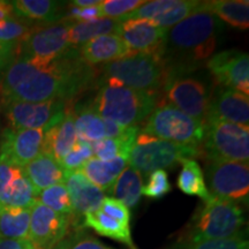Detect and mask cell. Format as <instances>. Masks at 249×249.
Instances as JSON below:
<instances>
[{
	"instance_id": "23",
	"label": "cell",
	"mask_w": 249,
	"mask_h": 249,
	"mask_svg": "<svg viewBox=\"0 0 249 249\" xmlns=\"http://www.w3.org/2000/svg\"><path fill=\"white\" fill-rule=\"evenodd\" d=\"M15 14L37 24L52 23L62 20L61 2L52 0H15L11 1Z\"/></svg>"
},
{
	"instance_id": "12",
	"label": "cell",
	"mask_w": 249,
	"mask_h": 249,
	"mask_svg": "<svg viewBox=\"0 0 249 249\" xmlns=\"http://www.w3.org/2000/svg\"><path fill=\"white\" fill-rule=\"evenodd\" d=\"M6 120L12 129H49L59 123L66 112V103L48 101L40 103H2Z\"/></svg>"
},
{
	"instance_id": "17",
	"label": "cell",
	"mask_w": 249,
	"mask_h": 249,
	"mask_svg": "<svg viewBox=\"0 0 249 249\" xmlns=\"http://www.w3.org/2000/svg\"><path fill=\"white\" fill-rule=\"evenodd\" d=\"M211 123H231L248 126V96L236 90L219 87L210 97L205 124ZM204 124V126H205Z\"/></svg>"
},
{
	"instance_id": "16",
	"label": "cell",
	"mask_w": 249,
	"mask_h": 249,
	"mask_svg": "<svg viewBox=\"0 0 249 249\" xmlns=\"http://www.w3.org/2000/svg\"><path fill=\"white\" fill-rule=\"evenodd\" d=\"M167 29L145 18L126 20L120 23L119 35L132 54H160Z\"/></svg>"
},
{
	"instance_id": "38",
	"label": "cell",
	"mask_w": 249,
	"mask_h": 249,
	"mask_svg": "<svg viewBox=\"0 0 249 249\" xmlns=\"http://www.w3.org/2000/svg\"><path fill=\"white\" fill-rule=\"evenodd\" d=\"M188 249H249L247 239L234 236L227 239H208L193 242Z\"/></svg>"
},
{
	"instance_id": "20",
	"label": "cell",
	"mask_w": 249,
	"mask_h": 249,
	"mask_svg": "<svg viewBox=\"0 0 249 249\" xmlns=\"http://www.w3.org/2000/svg\"><path fill=\"white\" fill-rule=\"evenodd\" d=\"M22 170L36 191L37 195L43 189L58 185V183H64L65 176H66L61 164L53 156L44 154V152L37 156L30 163L24 165Z\"/></svg>"
},
{
	"instance_id": "19",
	"label": "cell",
	"mask_w": 249,
	"mask_h": 249,
	"mask_svg": "<svg viewBox=\"0 0 249 249\" xmlns=\"http://www.w3.org/2000/svg\"><path fill=\"white\" fill-rule=\"evenodd\" d=\"M80 57L89 66L105 65L132 55L126 43L117 34L96 37L79 48Z\"/></svg>"
},
{
	"instance_id": "32",
	"label": "cell",
	"mask_w": 249,
	"mask_h": 249,
	"mask_svg": "<svg viewBox=\"0 0 249 249\" xmlns=\"http://www.w3.org/2000/svg\"><path fill=\"white\" fill-rule=\"evenodd\" d=\"M202 1L197 0H178L177 4L165 12L163 15L156 18L152 22L165 29H170L200 8Z\"/></svg>"
},
{
	"instance_id": "13",
	"label": "cell",
	"mask_w": 249,
	"mask_h": 249,
	"mask_svg": "<svg viewBox=\"0 0 249 249\" xmlns=\"http://www.w3.org/2000/svg\"><path fill=\"white\" fill-rule=\"evenodd\" d=\"M71 219L54 213L36 200L30 209L28 239L37 249H52L64 240Z\"/></svg>"
},
{
	"instance_id": "46",
	"label": "cell",
	"mask_w": 249,
	"mask_h": 249,
	"mask_svg": "<svg viewBox=\"0 0 249 249\" xmlns=\"http://www.w3.org/2000/svg\"><path fill=\"white\" fill-rule=\"evenodd\" d=\"M52 249H61V246H60V244H58L57 246H55V247H53Z\"/></svg>"
},
{
	"instance_id": "24",
	"label": "cell",
	"mask_w": 249,
	"mask_h": 249,
	"mask_svg": "<svg viewBox=\"0 0 249 249\" xmlns=\"http://www.w3.org/2000/svg\"><path fill=\"white\" fill-rule=\"evenodd\" d=\"M70 42L74 48L82 46L87 42L103 35L117 34L120 28V21L118 18H95L90 21H71Z\"/></svg>"
},
{
	"instance_id": "9",
	"label": "cell",
	"mask_w": 249,
	"mask_h": 249,
	"mask_svg": "<svg viewBox=\"0 0 249 249\" xmlns=\"http://www.w3.org/2000/svg\"><path fill=\"white\" fill-rule=\"evenodd\" d=\"M70 20L65 18L57 22L34 24L28 36L15 48L14 58L52 60L61 57L74 48L70 42Z\"/></svg>"
},
{
	"instance_id": "3",
	"label": "cell",
	"mask_w": 249,
	"mask_h": 249,
	"mask_svg": "<svg viewBox=\"0 0 249 249\" xmlns=\"http://www.w3.org/2000/svg\"><path fill=\"white\" fill-rule=\"evenodd\" d=\"M158 102L157 92L127 88L116 81L101 80L92 107L104 120L121 127H139L148 119Z\"/></svg>"
},
{
	"instance_id": "31",
	"label": "cell",
	"mask_w": 249,
	"mask_h": 249,
	"mask_svg": "<svg viewBox=\"0 0 249 249\" xmlns=\"http://www.w3.org/2000/svg\"><path fill=\"white\" fill-rule=\"evenodd\" d=\"M36 200L53 210L54 213L74 219L73 204H71L70 193L65 183H58V185L43 189L38 193Z\"/></svg>"
},
{
	"instance_id": "40",
	"label": "cell",
	"mask_w": 249,
	"mask_h": 249,
	"mask_svg": "<svg viewBox=\"0 0 249 249\" xmlns=\"http://www.w3.org/2000/svg\"><path fill=\"white\" fill-rule=\"evenodd\" d=\"M99 210H101L102 213H104L107 216L118 220V222L123 223L124 225H129L130 211L123 202L118 201L117 198L110 197V196H105Z\"/></svg>"
},
{
	"instance_id": "45",
	"label": "cell",
	"mask_w": 249,
	"mask_h": 249,
	"mask_svg": "<svg viewBox=\"0 0 249 249\" xmlns=\"http://www.w3.org/2000/svg\"><path fill=\"white\" fill-rule=\"evenodd\" d=\"M99 4H101L99 0H74L71 2V6L77 8H87L91 7V6H98Z\"/></svg>"
},
{
	"instance_id": "22",
	"label": "cell",
	"mask_w": 249,
	"mask_h": 249,
	"mask_svg": "<svg viewBox=\"0 0 249 249\" xmlns=\"http://www.w3.org/2000/svg\"><path fill=\"white\" fill-rule=\"evenodd\" d=\"M127 166H128V160L124 156H119L108 161H103L92 157L83 165L80 171L85 174L90 182L98 187L101 191L111 193L114 182Z\"/></svg>"
},
{
	"instance_id": "43",
	"label": "cell",
	"mask_w": 249,
	"mask_h": 249,
	"mask_svg": "<svg viewBox=\"0 0 249 249\" xmlns=\"http://www.w3.org/2000/svg\"><path fill=\"white\" fill-rule=\"evenodd\" d=\"M17 17L18 15L15 14L12 2L0 0V22H4V21L11 20V18H14Z\"/></svg>"
},
{
	"instance_id": "8",
	"label": "cell",
	"mask_w": 249,
	"mask_h": 249,
	"mask_svg": "<svg viewBox=\"0 0 249 249\" xmlns=\"http://www.w3.org/2000/svg\"><path fill=\"white\" fill-rule=\"evenodd\" d=\"M201 152L207 161L248 163L249 126L231 123L207 124Z\"/></svg>"
},
{
	"instance_id": "11",
	"label": "cell",
	"mask_w": 249,
	"mask_h": 249,
	"mask_svg": "<svg viewBox=\"0 0 249 249\" xmlns=\"http://www.w3.org/2000/svg\"><path fill=\"white\" fill-rule=\"evenodd\" d=\"M164 90L167 103L205 124L211 97L205 82L188 74H182L167 79Z\"/></svg>"
},
{
	"instance_id": "34",
	"label": "cell",
	"mask_w": 249,
	"mask_h": 249,
	"mask_svg": "<svg viewBox=\"0 0 249 249\" xmlns=\"http://www.w3.org/2000/svg\"><path fill=\"white\" fill-rule=\"evenodd\" d=\"M92 157L93 151L91 143L77 140L75 145L62 158L60 164L66 173L74 172V171H80L82 169L83 165Z\"/></svg>"
},
{
	"instance_id": "2",
	"label": "cell",
	"mask_w": 249,
	"mask_h": 249,
	"mask_svg": "<svg viewBox=\"0 0 249 249\" xmlns=\"http://www.w3.org/2000/svg\"><path fill=\"white\" fill-rule=\"evenodd\" d=\"M222 21L200 8L166 31L160 57L166 80L198 70L213 57L223 34ZM166 82V81H165Z\"/></svg>"
},
{
	"instance_id": "33",
	"label": "cell",
	"mask_w": 249,
	"mask_h": 249,
	"mask_svg": "<svg viewBox=\"0 0 249 249\" xmlns=\"http://www.w3.org/2000/svg\"><path fill=\"white\" fill-rule=\"evenodd\" d=\"M33 27L34 24L18 17L0 22V43L15 49L26 38Z\"/></svg>"
},
{
	"instance_id": "35",
	"label": "cell",
	"mask_w": 249,
	"mask_h": 249,
	"mask_svg": "<svg viewBox=\"0 0 249 249\" xmlns=\"http://www.w3.org/2000/svg\"><path fill=\"white\" fill-rule=\"evenodd\" d=\"M178 0H152V1H145L144 4L133 11L132 13L120 18L119 21L126 20H136V18H145V20H155L156 18L163 15L165 12L172 8L177 4Z\"/></svg>"
},
{
	"instance_id": "7",
	"label": "cell",
	"mask_w": 249,
	"mask_h": 249,
	"mask_svg": "<svg viewBox=\"0 0 249 249\" xmlns=\"http://www.w3.org/2000/svg\"><path fill=\"white\" fill-rule=\"evenodd\" d=\"M201 156V149L198 148L176 144L141 133L136 136L128 155V165L141 174H150L154 171L169 169L183 160Z\"/></svg>"
},
{
	"instance_id": "14",
	"label": "cell",
	"mask_w": 249,
	"mask_h": 249,
	"mask_svg": "<svg viewBox=\"0 0 249 249\" xmlns=\"http://www.w3.org/2000/svg\"><path fill=\"white\" fill-rule=\"evenodd\" d=\"M219 87L249 95V57L238 50L213 54L205 64Z\"/></svg>"
},
{
	"instance_id": "41",
	"label": "cell",
	"mask_w": 249,
	"mask_h": 249,
	"mask_svg": "<svg viewBox=\"0 0 249 249\" xmlns=\"http://www.w3.org/2000/svg\"><path fill=\"white\" fill-rule=\"evenodd\" d=\"M0 249H37L29 239H0Z\"/></svg>"
},
{
	"instance_id": "10",
	"label": "cell",
	"mask_w": 249,
	"mask_h": 249,
	"mask_svg": "<svg viewBox=\"0 0 249 249\" xmlns=\"http://www.w3.org/2000/svg\"><path fill=\"white\" fill-rule=\"evenodd\" d=\"M208 191L223 200L247 202L249 194L248 163L241 161H209L205 166Z\"/></svg>"
},
{
	"instance_id": "15",
	"label": "cell",
	"mask_w": 249,
	"mask_h": 249,
	"mask_svg": "<svg viewBox=\"0 0 249 249\" xmlns=\"http://www.w3.org/2000/svg\"><path fill=\"white\" fill-rule=\"evenodd\" d=\"M44 135V129L6 128L0 139V156L23 167L43 152Z\"/></svg>"
},
{
	"instance_id": "6",
	"label": "cell",
	"mask_w": 249,
	"mask_h": 249,
	"mask_svg": "<svg viewBox=\"0 0 249 249\" xmlns=\"http://www.w3.org/2000/svg\"><path fill=\"white\" fill-rule=\"evenodd\" d=\"M244 226L245 213L239 203L211 195L194 218L191 238L197 242L241 236Z\"/></svg>"
},
{
	"instance_id": "25",
	"label": "cell",
	"mask_w": 249,
	"mask_h": 249,
	"mask_svg": "<svg viewBox=\"0 0 249 249\" xmlns=\"http://www.w3.org/2000/svg\"><path fill=\"white\" fill-rule=\"evenodd\" d=\"M83 225L92 229L99 235L107 236L126 245L129 249H138L134 245L132 234H130V226L124 225L113 218L107 216L99 209L87 213L83 217Z\"/></svg>"
},
{
	"instance_id": "29",
	"label": "cell",
	"mask_w": 249,
	"mask_h": 249,
	"mask_svg": "<svg viewBox=\"0 0 249 249\" xmlns=\"http://www.w3.org/2000/svg\"><path fill=\"white\" fill-rule=\"evenodd\" d=\"M142 182V174L133 167L127 166L114 182L110 194H113L114 198L123 202L128 209L134 208L141 200Z\"/></svg>"
},
{
	"instance_id": "36",
	"label": "cell",
	"mask_w": 249,
	"mask_h": 249,
	"mask_svg": "<svg viewBox=\"0 0 249 249\" xmlns=\"http://www.w3.org/2000/svg\"><path fill=\"white\" fill-rule=\"evenodd\" d=\"M144 2V0H103L98 5L99 17L119 20L124 15L132 13Z\"/></svg>"
},
{
	"instance_id": "5",
	"label": "cell",
	"mask_w": 249,
	"mask_h": 249,
	"mask_svg": "<svg viewBox=\"0 0 249 249\" xmlns=\"http://www.w3.org/2000/svg\"><path fill=\"white\" fill-rule=\"evenodd\" d=\"M143 134L176 144L201 149L204 124L167 102L156 105L145 120Z\"/></svg>"
},
{
	"instance_id": "37",
	"label": "cell",
	"mask_w": 249,
	"mask_h": 249,
	"mask_svg": "<svg viewBox=\"0 0 249 249\" xmlns=\"http://www.w3.org/2000/svg\"><path fill=\"white\" fill-rule=\"evenodd\" d=\"M172 186L169 181V174L165 170L154 171L149 174L148 182L142 187V194L148 198L158 200L171 192Z\"/></svg>"
},
{
	"instance_id": "18",
	"label": "cell",
	"mask_w": 249,
	"mask_h": 249,
	"mask_svg": "<svg viewBox=\"0 0 249 249\" xmlns=\"http://www.w3.org/2000/svg\"><path fill=\"white\" fill-rule=\"evenodd\" d=\"M64 183L73 204L74 219H80L101 208L105 197L104 192L90 182L81 171L66 173Z\"/></svg>"
},
{
	"instance_id": "26",
	"label": "cell",
	"mask_w": 249,
	"mask_h": 249,
	"mask_svg": "<svg viewBox=\"0 0 249 249\" xmlns=\"http://www.w3.org/2000/svg\"><path fill=\"white\" fill-rule=\"evenodd\" d=\"M202 8L210 12L220 21L245 30L249 27V2L244 0H213L202 1Z\"/></svg>"
},
{
	"instance_id": "44",
	"label": "cell",
	"mask_w": 249,
	"mask_h": 249,
	"mask_svg": "<svg viewBox=\"0 0 249 249\" xmlns=\"http://www.w3.org/2000/svg\"><path fill=\"white\" fill-rule=\"evenodd\" d=\"M105 121V128H107V138L116 139L121 136L124 132V127H121L119 124L110 120H104Z\"/></svg>"
},
{
	"instance_id": "4",
	"label": "cell",
	"mask_w": 249,
	"mask_h": 249,
	"mask_svg": "<svg viewBox=\"0 0 249 249\" xmlns=\"http://www.w3.org/2000/svg\"><path fill=\"white\" fill-rule=\"evenodd\" d=\"M101 71V80L116 81L140 91L157 92L166 81V71L158 54H132L102 65Z\"/></svg>"
},
{
	"instance_id": "30",
	"label": "cell",
	"mask_w": 249,
	"mask_h": 249,
	"mask_svg": "<svg viewBox=\"0 0 249 249\" xmlns=\"http://www.w3.org/2000/svg\"><path fill=\"white\" fill-rule=\"evenodd\" d=\"M182 169L177 180V186L187 195H194L201 197L204 202L211 197L205 185L204 174L201 166L195 160H186L182 161Z\"/></svg>"
},
{
	"instance_id": "21",
	"label": "cell",
	"mask_w": 249,
	"mask_h": 249,
	"mask_svg": "<svg viewBox=\"0 0 249 249\" xmlns=\"http://www.w3.org/2000/svg\"><path fill=\"white\" fill-rule=\"evenodd\" d=\"M76 142L77 136L74 126L73 111L66 110L64 118L59 123L45 130L43 152L53 156L60 163Z\"/></svg>"
},
{
	"instance_id": "1",
	"label": "cell",
	"mask_w": 249,
	"mask_h": 249,
	"mask_svg": "<svg viewBox=\"0 0 249 249\" xmlns=\"http://www.w3.org/2000/svg\"><path fill=\"white\" fill-rule=\"evenodd\" d=\"M93 77L77 48L52 60L13 58L1 71L0 102H66L88 89Z\"/></svg>"
},
{
	"instance_id": "28",
	"label": "cell",
	"mask_w": 249,
	"mask_h": 249,
	"mask_svg": "<svg viewBox=\"0 0 249 249\" xmlns=\"http://www.w3.org/2000/svg\"><path fill=\"white\" fill-rule=\"evenodd\" d=\"M31 208H0V239H28Z\"/></svg>"
},
{
	"instance_id": "39",
	"label": "cell",
	"mask_w": 249,
	"mask_h": 249,
	"mask_svg": "<svg viewBox=\"0 0 249 249\" xmlns=\"http://www.w3.org/2000/svg\"><path fill=\"white\" fill-rule=\"evenodd\" d=\"M61 249H114L85 232H76L60 242Z\"/></svg>"
},
{
	"instance_id": "42",
	"label": "cell",
	"mask_w": 249,
	"mask_h": 249,
	"mask_svg": "<svg viewBox=\"0 0 249 249\" xmlns=\"http://www.w3.org/2000/svg\"><path fill=\"white\" fill-rule=\"evenodd\" d=\"M14 51L15 49L12 48V46L0 43V73L5 70V67L14 58Z\"/></svg>"
},
{
	"instance_id": "27",
	"label": "cell",
	"mask_w": 249,
	"mask_h": 249,
	"mask_svg": "<svg viewBox=\"0 0 249 249\" xmlns=\"http://www.w3.org/2000/svg\"><path fill=\"white\" fill-rule=\"evenodd\" d=\"M74 126L79 141L93 143L107 138L105 121L92 105L81 107L73 112Z\"/></svg>"
}]
</instances>
